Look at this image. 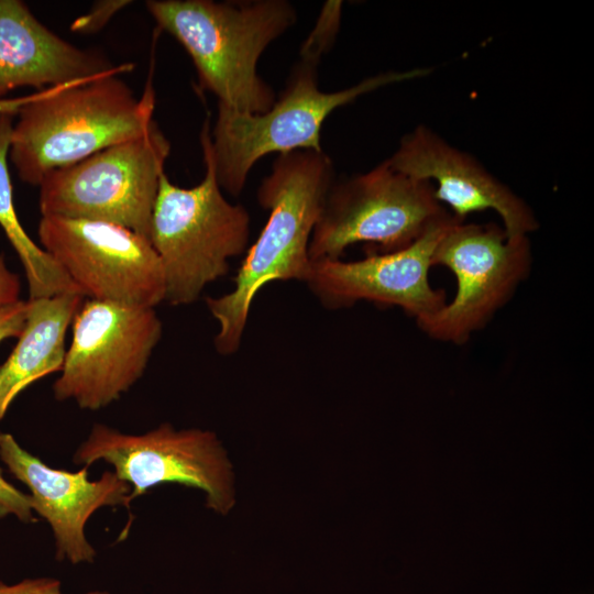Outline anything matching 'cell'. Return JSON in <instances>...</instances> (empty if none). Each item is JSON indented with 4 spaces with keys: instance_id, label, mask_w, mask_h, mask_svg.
I'll use <instances>...</instances> for the list:
<instances>
[{
    "instance_id": "21",
    "label": "cell",
    "mask_w": 594,
    "mask_h": 594,
    "mask_svg": "<svg viewBox=\"0 0 594 594\" xmlns=\"http://www.w3.org/2000/svg\"><path fill=\"white\" fill-rule=\"evenodd\" d=\"M0 594H63L61 581L51 578L25 579L9 585L0 581ZM86 594H110L106 591H92Z\"/></svg>"
},
{
    "instance_id": "14",
    "label": "cell",
    "mask_w": 594,
    "mask_h": 594,
    "mask_svg": "<svg viewBox=\"0 0 594 594\" xmlns=\"http://www.w3.org/2000/svg\"><path fill=\"white\" fill-rule=\"evenodd\" d=\"M0 459L29 487L33 512L50 524L56 560L92 563L97 551L86 538V522L103 506L130 509L131 486L114 472L107 471L99 480L89 481L88 466L77 472L53 469L6 432H0Z\"/></svg>"
},
{
    "instance_id": "2",
    "label": "cell",
    "mask_w": 594,
    "mask_h": 594,
    "mask_svg": "<svg viewBox=\"0 0 594 594\" xmlns=\"http://www.w3.org/2000/svg\"><path fill=\"white\" fill-rule=\"evenodd\" d=\"M132 64L97 77L31 95L18 111L9 157L19 178L40 185L51 172L111 145L136 139L155 123V91L148 77L141 97L118 75Z\"/></svg>"
},
{
    "instance_id": "1",
    "label": "cell",
    "mask_w": 594,
    "mask_h": 594,
    "mask_svg": "<svg viewBox=\"0 0 594 594\" xmlns=\"http://www.w3.org/2000/svg\"><path fill=\"white\" fill-rule=\"evenodd\" d=\"M334 168L322 151L298 150L279 154L261 183L257 201L268 210L267 221L234 277L233 289L206 298L218 322L213 343L218 353H235L242 342L251 306L267 284L306 280L310 267L309 243Z\"/></svg>"
},
{
    "instance_id": "15",
    "label": "cell",
    "mask_w": 594,
    "mask_h": 594,
    "mask_svg": "<svg viewBox=\"0 0 594 594\" xmlns=\"http://www.w3.org/2000/svg\"><path fill=\"white\" fill-rule=\"evenodd\" d=\"M116 66L42 24L19 0H0V100L19 87L40 90L89 79Z\"/></svg>"
},
{
    "instance_id": "7",
    "label": "cell",
    "mask_w": 594,
    "mask_h": 594,
    "mask_svg": "<svg viewBox=\"0 0 594 594\" xmlns=\"http://www.w3.org/2000/svg\"><path fill=\"white\" fill-rule=\"evenodd\" d=\"M170 143L156 122L143 135L48 173L42 216L114 223L150 240L151 220Z\"/></svg>"
},
{
    "instance_id": "9",
    "label": "cell",
    "mask_w": 594,
    "mask_h": 594,
    "mask_svg": "<svg viewBox=\"0 0 594 594\" xmlns=\"http://www.w3.org/2000/svg\"><path fill=\"white\" fill-rule=\"evenodd\" d=\"M72 331L61 375L53 384L54 397L98 410L142 377L163 324L154 308L87 298L75 314Z\"/></svg>"
},
{
    "instance_id": "18",
    "label": "cell",
    "mask_w": 594,
    "mask_h": 594,
    "mask_svg": "<svg viewBox=\"0 0 594 594\" xmlns=\"http://www.w3.org/2000/svg\"><path fill=\"white\" fill-rule=\"evenodd\" d=\"M132 3L128 0L97 1L91 9L74 20L70 30L81 34H92L100 31L112 16L124 7Z\"/></svg>"
},
{
    "instance_id": "22",
    "label": "cell",
    "mask_w": 594,
    "mask_h": 594,
    "mask_svg": "<svg viewBox=\"0 0 594 594\" xmlns=\"http://www.w3.org/2000/svg\"><path fill=\"white\" fill-rule=\"evenodd\" d=\"M19 296V276L8 268L3 255L0 253V306L21 299Z\"/></svg>"
},
{
    "instance_id": "19",
    "label": "cell",
    "mask_w": 594,
    "mask_h": 594,
    "mask_svg": "<svg viewBox=\"0 0 594 594\" xmlns=\"http://www.w3.org/2000/svg\"><path fill=\"white\" fill-rule=\"evenodd\" d=\"M14 515L22 522H35L30 494L9 483L0 469V519Z\"/></svg>"
},
{
    "instance_id": "12",
    "label": "cell",
    "mask_w": 594,
    "mask_h": 594,
    "mask_svg": "<svg viewBox=\"0 0 594 594\" xmlns=\"http://www.w3.org/2000/svg\"><path fill=\"white\" fill-rule=\"evenodd\" d=\"M453 219L452 216L395 252H371L356 261H312L305 283L328 309L366 300L398 307L416 322L422 321L447 304L444 292L430 285L429 271L435 249Z\"/></svg>"
},
{
    "instance_id": "23",
    "label": "cell",
    "mask_w": 594,
    "mask_h": 594,
    "mask_svg": "<svg viewBox=\"0 0 594 594\" xmlns=\"http://www.w3.org/2000/svg\"><path fill=\"white\" fill-rule=\"evenodd\" d=\"M31 95L13 99L0 100V110H10L18 112L19 109L30 100Z\"/></svg>"
},
{
    "instance_id": "8",
    "label": "cell",
    "mask_w": 594,
    "mask_h": 594,
    "mask_svg": "<svg viewBox=\"0 0 594 594\" xmlns=\"http://www.w3.org/2000/svg\"><path fill=\"white\" fill-rule=\"evenodd\" d=\"M100 460L131 486V502L154 486L174 483L202 491L207 507L217 514L227 515L235 504L232 464L209 430L162 424L143 435H125L96 424L73 461L89 468Z\"/></svg>"
},
{
    "instance_id": "6",
    "label": "cell",
    "mask_w": 594,
    "mask_h": 594,
    "mask_svg": "<svg viewBox=\"0 0 594 594\" xmlns=\"http://www.w3.org/2000/svg\"><path fill=\"white\" fill-rule=\"evenodd\" d=\"M451 217L431 183L396 170L386 160L332 185L311 234L309 256L337 260L356 243L372 245L376 253L395 252Z\"/></svg>"
},
{
    "instance_id": "3",
    "label": "cell",
    "mask_w": 594,
    "mask_h": 594,
    "mask_svg": "<svg viewBox=\"0 0 594 594\" xmlns=\"http://www.w3.org/2000/svg\"><path fill=\"white\" fill-rule=\"evenodd\" d=\"M145 6L189 54L199 85L218 103L249 113L274 105L275 92L256 67L265 48L296 23L288 1L150 0Z\"/></svg>"
},
{
    "instance_id": "13",
    "label": "cell",
    "mask_w": 594,
    "mask_h": 594,
    "mask_svg": "<svg viewBox=\"0 0 594 594\" xmlns=\"http://www.w3.org/2000/svg\"><path fill=\"white\" fill-rule=\"evenodd\" d=\"M396 170L433 185L437 200L464 221L472 212L494 210L508 239L528 237L539 223L531 208L474 156L449 144L426 125L400 140L387 158Z\"/></svg>"
},
{
    "instance_id": "17",
    "label": "cell",
    "mask_w": 594,
    "mask_h": 594,
    "mask_svg": "<svg viewBox=\"0 0 594 594\" xmlns=\"http://www.w3.org/2000/svg\"><path fill=\"white\" fill-rule=\"evenodd\" d=\"M16 114L15 111L0 110V227L23 266L29 299L62 294L81 295L53 257L29 237L18 218L7 161Z\"/></svg>"
},
{
    "instance_id": "10",
    "label": "cell",
    "mask_w": 594,
    "mask_h": 594,
    "mask_svg": "<svg viewBox=\"0 0 594 594\" xmlns=\"http://www.w3.org/2000/svg\"><path fill=\"white\" fill-rule=\"evenodd\" d=\"M432 262L453 273L457 292L449 304L417 324L431 339L462 344L491 321L527 278L531 250L528 237L508 239L503 227L454 218Z\"/></svg>"
},
{
    "instance_id": "20",
    "label": "cell",
    "mask_w": 594,
    "mask_h": 594,
    "mask_svg": "<svg viewBox=\"0 0 594 594\" xmlns=\"http://www.w3.org/2000/svg\"><path fill=\"white\" fill-rule=\"evenodd\" d=\"M29 301L19 299L0 306V343L9 338H19L26 320Z\"/></svg>"
},
{
    "instance_id": "16",
    "label": "cell",
    "mask_w": 594,
    "mask_h": 594,
    "mask_svg": "<svg viewBox=\"0 0 594 594\" xmlns=\"http://www.w3.org/2000/svg\"><path fill=\"white\" fill-rule=\"evenodd\" d=\"M79 294L28 299L25 326L0 365V421L15 397L35 381L61 372L66 332L84 300Z\"/></svg>"
},
{
    "instance_id": "11",
    "label": "cell",
    "mask_w": 594,
    "mask_h": 594,
    "mask_svg": "<svg viewBox=\"0 0 594 594\" xmlns=\"http://www.w3.org/2000/svg\"><path fill=\"white\" fill-rule=\"evenodd\" d=\"M42 249L86 298L154 308L165 300L161 261L145 237L118 224L42 216Z\"/></svg>"
},
{
    "instance_id": "4",
    "label": "cell",
    "mask_w": 594,
    "mask_h": 594,
    "mask_svg": "<svg viewBox=\"0 0 594 594\" xmlns=\"http://www.w3.org/2000/svg\"><path fill=\"white\" fill-rule=\"evenodd\" d=\"M321 57L300 52L286 88L263 113L238 111L218 103L209 147L217 182L232 196L243 190L251 168L272 153L322 151L320 130L337 108L382 87L427 76L430 68L385 72L338 91H321L316 68Z\"/></svg>"
},
{
    "instance_id": "5",
    "label": "cell",
    "mask_w": 594,
    "mask_h": 594,
    "mask_svg": "<svg viewBox=\"0 0 594 594\" xmlns=\"http://www.w3.org/2000/svg\"><path fill=\"white\" fill-rule=\"evenodd\" d=\"M209 140L207 120L200 133L204 179L183 188L163 173L152 212L150 241L163 266L165 300L174 306L195 302L208 284L229 272L230 260L249 244V212L224 198Z\"/></svg>"
}]
</instances>
